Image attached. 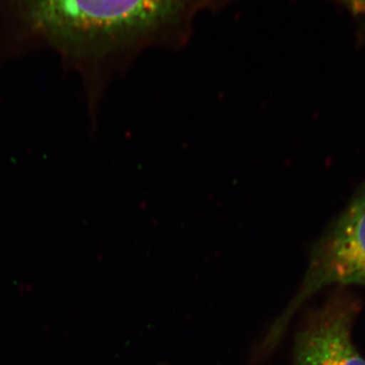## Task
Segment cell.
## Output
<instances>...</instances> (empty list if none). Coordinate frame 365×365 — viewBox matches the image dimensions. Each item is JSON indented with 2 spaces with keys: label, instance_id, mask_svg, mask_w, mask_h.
Listing matches in <instances>:
<instances>
[{
  "label": "cell",
  "instance_id": "obj_1",
  "mask_svg": "<svg viewBox=\"0 0 365 365\" xmlns=\"http://www.w3.org/2000/svg\"><path fill=\"white\" fill-rule=\"evenodd\" d=\"M227 0H29L42 32L88 53L130 59L144 47L172 40L200 9Z\"/></svg>",
  "mask_w": 365,
  "mask_h": 365
},
{
  "label": "cell",
  "instance_id": "obj_3",
  "mask_svg": "<svg viewBox=\"0 0 365 365\" xmlns=\"http://www.w3.org/2000/svg\"><path fill=\"white\" fill-rule=\"evenodd\" d=\"M353 307L335 300L314 314L297 333L295 365H365L351 339Z\"/></svg>",
  "mask_w": 365,
  "mask_h": 365
},
{
  "label": "cell",
  "instance_id": "obj_2",
  "mask_svg": "<svg viewBox=\"0 0 365 365\" xmlns=\"http://www.w3.org/2000/svg\"><path fill=\"white\" fill-rule=\"evenodd\" d=\"M333 284L365 285V180L312 248L299 292L262 341V356L277 347L290 319L304 302Z\"/></svg>",
  "mask_w": 365,
  "mask_h": 365
}]
</instances>
